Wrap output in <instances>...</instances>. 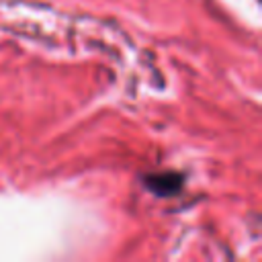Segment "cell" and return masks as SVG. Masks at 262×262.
Returning <instances> with one entry per match:
<instances>
[{
  "label": "cell",
  "instance_id": "cell-1",
  "mask_svg": "<svg viewBox=\"0 0 262 262\" xmlns=\"http://www.w3.org/2000/svg\"><path fill=\"white\" fill-rule=\"evenodd\" d=\"M145 186L158 196H172L182 188V176L176 172H158L145 178Z\"/></svg>",
  "mask_w": 262,
  "mask_h": 262
}]
</instances>
